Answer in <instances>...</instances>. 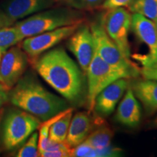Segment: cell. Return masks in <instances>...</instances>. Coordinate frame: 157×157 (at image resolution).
Instances as JSON below:
<instances>
[{"instance_id": "cell-1", "label": "cell", "mask_w": 157, "mask_h": 157, "mask_svg": "<svg viewBox=\"0 0 157 157\" xmlns=\"http://www.w3.org/2000/svg\"><path fill=\"white\" fill-rule=\"evenodd\" d=\"M32 64L39 75L68 102L78 104L86 96L85 75L64 49L49 50Z\"/></svg>"}, {"instance_id": "cell-2", "label": "cell", "mask_w": 157, "mask_h": 157, "mask_svg": "<svg viewBox=\"0 0 157 157\" xmlns=\"http://www.w3.org/2000/svg\"><path fill=\"white\" fill-rule=\"evenodd\" d=\"M15 107L45 121L69 108L68 101L48 91L31 74H24L8 93Z\"/></svg>"}, {"instance_id": "cell-3", "label": "cell", "mask_w": 157, "mask_h": 157, "mask_svg": "<svg viewBox=\"0 0 157 157\" xmlns=\"http://www.w3.org/2000/svg\"><path fill=\"white\" fill-rule=\"evenodd\" d=\"M82 22L81 15L76 10L69 7H56L38 12L21 21H16L14 25L25 39Z\"/></svg>"}, {"instance_id": "cell-4", "label": "cell", "mask_w": 157, "mask_h": 157, "mask_svg": "<svg viewBox=\"0 0 157 157\" xmlns=\"http://www.w3.org/2000/svg\"><path fill=\"white\" fill-rule=\"evenodd\" d=\"M42 121L21 109L9 110L3 119L2 140L7 150H13L25 143L39 128Z\"/></svg>"}, {"instance_id": "cell-5", "label": "cell", "mask_w": 157, "mask_h": 157, "mask_svg": "<svg viewBox=\"0 0 157 157\" xmlns=\"http://www.w3.org/2000/svg\"><path fill=\"white\" fill-rule=\"evenodd\" d=\"M86 76H87V103L88 112L93 111L95 98L98 94L108 85L121 78H134L127 71L111 66L105 62L97 54L90 63Z\"/></svg>"}, {"instance_id": "cell-6", "label": "cell", "mask_w": 157, "mask_h": 157, "mask_svg": "<svg viewBox=\"0 0 157 157\" xmlns=\"http://www.w3.org/2000/svg\"><path fill=\"white\" fill-rule=\"evenodd\" d=\"M131 29L137 44L143 51L132 57L142 68H157V27L154 21L142 15L133 13Z\"/></svg>"}, {"instance_id": "cell-7", "label": "cell", "mask_w": 157, "mask_h": 157, "mask_svg": "<svg viewBox=\"0 0 157 157\" xmlns=\"http://www.w3.org/2000/svg\"><path fill=\"white\" fill-rule=\"evenodd\" d=\"M93 34L97 54L105 62L115 67L121 68L132 74L135 77L140 74V69L134 62L125 58L112 39L107 34L101 19L100 21L93 22L90 25Z\"/></svg>"}, {"instance_id": "cell-8", "label": "cell", "mask_w": 157, "mask_h": 157, "mask_svg": "<svg viewBox=\"0 0 157 157\" xmlns=\"http://www.w3.org/2000/svg\"><path fill=\"white\" fill-rule=\"evenodd\" d=\"M101 19L107 34L123 56L130 60L131 48L129 33L131 29L132 15L129 11L124 7L107 10Z\"/></svg>"}, {"instance_id": "cell-9", "label": "cell", "mask_w": 157, "mask_h": 157, "mask_svg": "<svg viewBox=\"0 0 157 157\" xmlns=\"http://www.w3.org/2000/svg\"><path fill=\"white\" fill-rule=\"evenodd\" d=\"M81 23L63 26L42 34L26 37L23 39L20 46L27 55L29 61L32 63L44 52L68 39Z\"/></svg>"}, {"instance_id": "cell-10", "label": "cell", "mask_w": 157, "mask_h": 157, "mask_svg": "<svg viewBox=\"0 0 157 157\" xmlns=\"http://www.w3.org/2000/svg\"><path fill=\"white\" fill-rule=\"evenodd\" d=\"M29 60L21 46L12 47L0 60V85L10 91L25 74Z\"/></svg>"}, {"instance_id": "cell-11", "label": "cell", "mask_w": 157, "mask_h": 157, "mask_svg": "<svg viewBox=\"0 0 157 157\" xmlns=\"http://www.w3.org/2000/svg\"><path fill=\"white\" fill-rule=\"evenodd\" d=\"M67 48L77 60L86 76L89 66L95 54V44L90 25L82 23L68 38Z\"/></svg>"}, {"instance_id": "cell-12", "label": "cell", "mask_w": 157, "mask_h": 157, "mask_svg": "<svg viewBox=\"0 0 157 157\" xmlns=\"http://www.w3.org/2000/svg\"><path fill=\"white\" fill-rule=\"evenodd\" d=\"M128 79L119 78L104 88L95 98L93 111L101 117L111 114L129 87Z\"/></svg>"}, {"instance_id": "cell-13", "label": "cell", "mask_w": 157, "mask_h": 157, "mask_svg": "<svg viewBox=\"0 0 157 157\" xmlns=\"http://www.w3.org/2000/svg\"><path fill=\"white\" fill-rule=\"evenodd\" d=\"M55 0H7L2 9L15 22L38 12L51 8Z\"/></svg>"}, {"instance_id": "cell-14", "label": "cell", "mask_w": 157, "mask_h": 157, "mask_svg": "<svg viewBox=\"0 0 157 157\" xmlns=\"http://www.w3.org/2000/svg\"><path fill=\"white\" fill-rule=\"evenodd\" d=\"M125 93L117 108L115 119L123 126L135 128L140 122L142 115L140 104L130 87Z\"/></svg>"}, {"instance_id": "cell-15", "label": "cell", "mask_w": 157, "mask_h": 157, "mask_svg": "<svg viewBox=\"0 0 157 157\" xmlns=\"http://www.w3.org/2000/svg\"><path fill=\"white\" fill-rule=\"evenodd\" d=\"M88 112H78L72 117L65 143L69 148H74L84 142L93 130V119Z\"/></svg>"}, {"instance_id": "cell-16", "label": "cell", "mask_w": 157, "mask_h": 157, "mask_svg": "<svg viewBox=\"0 0 157 157\" xmlns=\"http://www.w3.org/2000/svg\"><path fill=\"white\" fill-rule=\"evenodd\" d=\"M135 97L146 110V113L157 111V81L143 78L137 80L130 86Z\"/></svg>"}, {"instance_id": "cell-17", "label": "cell", "mask_w": 157, "mask_h": 157, "mask_svg": "<svg viewBox=\"0 0 157 157\" xmlns=\"http://www.w3.org/2000/svg\"><path fill=\"white\" fill-rule=\"evenodd\" d=\"M113 137V132L105 125L100 126L95 130H93L85 140L95 148V156H106L113 154L115 148H111Z\"/></svg>"}, {"instance_id": "cell-18", "label": "cell", "mask_w": 157, "mask_h": 157, "mask_svg": "<svg viewBox=\"0 0 157 157\" xmlns=\"http://www.w3.org/2000/svg\"><path fill=\"white\" fill-rule=\"evenodd\" d=\"M72 117L73 109L69 108L67 112L51 125L49 130V139L50 140L59 143H65Z\"/></svg>"}, {"instance_id": "cell-19", "label": "cell", "mask_w": 157, "mask_h": 157, "mask_svg": "<svg viewBox=\"0 0 157 157\" xmlns=\"http://www.w3.org/2000/svg\"><path fill=\"white\" fill-rule=\"evenodd\" d=\"M129 11L143 15L157 22V0H134L128 6Z\"/></svg>"}, {"instance_id": "cell-20", "label": "cell", "mask_w": 157, "mask_h": 157, "mask_svg": "<svg viewBox=\"0 0 157 157\" xmlns=\"http://www.w3.org/2000/svg\"><path fill=\"white\" fill-rule=\"evenodd\" d=\"M23 37L14 25L0 29V52L4 54L7 50L22 42Z\"/></svg>"}, {"instance_id": "cell-21", "label": "cell", "mask_w": 157, "mask_h": 157, "mask_svg": "<svg viewBox=\"0 0 157 157\" xmlns=\"http://www.w3.org/2000/svg\"><path fill=\"white\" fill-rule=\"evenodd\" d=\"M39 134L34 132L31 134L25 143L21 147L17 153L18 157H37L39 156L38 149Z\"/></svg>"}, {"instance_id": "cell-22", "label": "cell", "mask_w": 157, "mask_h": 157, "mask_svg": "<svg viewBox=\"0 0 157 157\" xmlns=\"http://www.w3.org/2000/svg\"><path fill=\"white\" fill-rule=\"evenodd\" d=\"M71 149L66 146V143H56L49 140L46 148L39 154V156L42 157H67L71 156Z\"/></svg>"}, {"instance_id": "cell-23", "label": "cell", "mask_w": 157, "mask_h": 157, "mask_svg": "<svg viewBox=\"0 0 157 157\" xmlns=\"http://www.w3.org/2000/svg\"><path fill=\"white\" fill-rule=\"evenodd\" d=\"M94 148L89 143L84 141L78 146L71 148V156L77 157H93Z\"/></svg>"}, {"instance_id": "cell-24", "label": "cell", "mask_w": 157, "mask_h": 157, "mask_svg": "<svg viewBox=\"0 0 157 157\" xmlns=\"http://www.w3.org/2000/svg\"><path fill=\"white\" fill-rule=\"evenodd\" d=\"M105 0H71V7L78 10H91L99 7Z\"/></svg>"}, {"instance_id": "cell-25", "label": "cell", "mask_w": 157, "mask_h": 157, "mask_svg": "<svg viewBox=\"0 0 157 157\" xmlns=\"http://www.w3.org/2000/svg\"><path fill=\"white\" fill-rule=\"evenodd\" d=\"M134 0H105L101 5V7L104 10H110L117 7H124L130 5Z\"/></svg>"}, {"instance_id": "cell-26", "label": "cell", "mask_w": 157, "mask_h": 157, "mask_svg": "<svg viewBox=\"0 0 157 157\" xmlns=\"http://www.w3.org/2000/svg\"><path fill=\"white\" fill-rule=\"evenodd\" d=\"M140 74L143 78L157 81V68H142Z\"/></svg>"}, {"instance_id": "cell-27", "label": "cell", "mask_w": 157, "mask_h": 157, "mask_svg": "<svg viewBox=\"0 0 157 157\" xmlns=\"http://www.w3.org/2000/svg\"><path fill=\"white\" fill-rule=\"evenodd\" d=\"M15 23V21L10 17L2 8H0V29L14 25Z\"/></svg>"}, {"instance_id": "cell-28", "label": "cell", "mask_w": 157, "mask_h": 157, "mask_svg": "<svg viewBox=\"0 0 157 157\" xmlns=\"http://www.w3.org/2000/svg\"><path fill=\"white\" fill-rule=\"evenodd\" d=\"M8 91L0 85V109L2 108L7 101H8Z\"/></svg>"}, {"instance_id": "cell-29", "label": "cell", "mask_w": 157, "mask_h": 157, "mask_svg": "<svg viewBox=\"0 0 157 157\" xmlns=\"http://www.w3.org/2000/svg\"><path fill=\"white\" fill-rule=\"evenodd\" d=\"M151 125V127H153V128L157 129V116L154 118V120L152 121V123Z\"/></svg>"}, {"instance_id": "cell-30", "label": "cell", "mask_w": 157, "mask_h": 157, "mask_svg": "<svg viewBox=\"0 0 157 157\" xmlns=\"http://www.w3.org/2000/svg\"><path fill=\"white\" fill-rule=\"evenodd\" d=\"M56 2H63L67 4V5H70V2L71 0H55Z\"/></svg>"}, {"instance_id": "cell-31", "label": "cell", "mask_w": 157, "mask_h": 157, "mask_svg": "<svg viewBox=\"0 0 157 157\" xmlns=\"http://www.w3.org/2000/svg\"><path fill=\"white\" fill-rule=\"evenodd\" d=\"M2 54L1 52H0V60H1V58H2Z\"/></svg>"}, {"instance_id": "cell-32", "label": "cell", "mask_w": 157, "mask_h": 157, "mask_svg": "<svg viewBox=\"0 0 157 157\" xmlns=\"http://www.w3.org/2000/svg\"><path fill=\"white\" fill-rule=\"evenodd\" d=\"M156 25L157 26V22H156Z\"/></svg>"}, {"instance_id": "cell-33", "label": "cell", "mask_w": 157, "mask_h": 157, "mask_svg": "<svg viewBox=\"0 0 157 157\" xmlns=\"http://www.w3.org/2000/svg\"><path fill=\"white\" fill-rule=\"evenodd\" d=\"M156 27H157V26H156Z\"/></svg>"}]
</instances>
